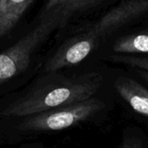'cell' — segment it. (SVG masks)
Returning a JSON list of instances; mask_svg holds the SVG:
<instances>
[{
	"mask_svg": "<svg viewBox=\"0 0 148 148\" xmlns=\"http://www.w3.org/2000/svg\"><path fill=\"white\" fill-rule=\"evenodd\" d=\"M53 73H47L24 91L5 95L0 99V119L16 120L90 99L103 80L97 72L72 77Z\"/></svg>",
	"mask_w": 148,
	"mask_h": 148,
	"instance_id": "obj_1",
	"label": "cell"
},
{
	"mask_svg": "<svg viewBox=\"0 0 148 148\" xmlns=\"http://www.w3.org/2000/svg\"><path fill=\"white\" fill-rule=\"evenodd\" d=\"M57 29L58 26L54 21L40 19L34 28L17 42L0 51V95L12 89L15 80L25 73L36 51Z\"/></svg>",
	"mask_w": 148,
	"mask_h": 148,
	"instance_id": "obj_2",
	"label": "cell"
},
{
	"mask_svg": "<svg viewBox=\"0 0 148 148\" xmlns=\"http://www.w3.org/2000/svg\"><path fill=\"white\" fill-rule=\"evenodd\" d=\"M104 103L97 99L51 109L36 115L12 120L13 131L19 133L54 132L67 129L84 122L104 108Z\"/></svg>",
	"mask_w": 148,
	"mask_h": 148,
	"instance_id": "obj_3",
	"label": "cell"
},
{
	"mask_svg": "<svg viewBox=\"0 0 148 148\" xmlns=\"http://www.w3.org/2000/svg\"><path fill=\"white\" fill-rule=\"evenodd\" d=\"M99 41V39L88 30L76 35L65 41L46 60L42 71L45 74L52 73L81 63L94 50Z\"/></svg>",
	"mask_w": 148,
	"mask_h": 148,
	"instance_id": "obj_4",
	"label": "cell"
},
{
	"mask_svg": "<svg viewBox=\"0 0 148 148\" xmlns=\"http://www.w3.org/2000/svg\"><path fill=\"white\" fill-rule=\"evenodd\" d=\"M148 12V0H124L106 12L88 31L99 39Z\"/></svg>",
	"mask_w": 148,
	"mask_h": 148,
	"instance_id": "obj_5",
	"label": "cell"
},
{
	"mask_svg": "<svg viewBox=\"0 0 148 148\" xmlns=\"http://www.w3.org/2000/svg\"><path fill=\"white\" fill-rule=\"evenodd\" d=\"M106 0H47L40 15V19L54 21L62 28L75 15L92 10Z\"/></svg>",
	"mask_w": 148,
	"mask_h": 148,
	"instance_id": "obj_6",
	"label": "cell"
},
{
	"mask_svg": "<svg viewBox=\"0 0 148 148\" xmlns=\"http://www.w3.org/2000/svg\"><path fill=\"white\" fill-rule=\"evenodd\" d=\"M114 86L120 97L136 112L148 116V89L128 77H119Z\"/></svg>",
	"mask_w": 148,
	"mask_h": 148,
	"instance_id": "obj_7",
	"label": "cell"
},
{
	"mask_svg": "<svg viewBox=\"0 0 148 148\" xmlns=\"http://www.w3.org/2000/svg\"><path fill=\"white\" fill-rule=\"evenodd\" d=\"M35 0H0V39L18 25Z\"/></svg>",
	"mask_w": 148,
	"mask_h": 148,
	"instance_id": "obj_8",
	"label": "cell"
},
{
	"mask_svg": "<svg viewBox=\"0 0 148 148\" xmlns=\"http://www.w3.org/2000/svg\"><path fill=\"white\" fill-rule=\"evenodd\" d=\"M112 50L117 53H148V31L119 38Z\"/></svg>",
	"mask_w": 148,
	"mask_h": 148,
	"instance_id": "obj_9",
	"label": "cell"
},
{
	"mask_svg": "<svg viewBox=\"0 0 148 148\" xmlns=\"http://www.w3.org/2000/svg\"><path fill=\"white\" fill-rule=\"evenodd\" d=\"M121 63L132 64L140 68L141 70L148 71V58H136L131 56H123L120 59Z\"/></svg>",
	"mask_w": 148,
	"mask_h": 148,
	"instance_id": "obj_10",
	"label": "cell"
},
{
	"mask_svg": "<svg viewBox=\"0 0 148 148\" xmlns=\"http://www.w3.org/2000/svg\"><path fill=\"white\" fill-rule=\"evenodd\" d=\"M120 148H143V146L141 141L138 138L127 137L123 140Z\"/></svg>",
	"mask_w": 148,
	"mask_h": 148,
	"instance_id": "obj_11",
	"label": "cell"
},
{
	"mask_svg": "<svg viewBox=\"0 0 148 148\" xmlns=\"http://www.w3.org/2000/svg\"><path fill=\"white\" fill-rule=\"evenodd\" d=\"M138 74H139V76L144 79L145 80L146 82H148V71H145V70H138Z\"/></svg>",
	"mask_w": 148,
	"mask_h": 148,
	"instance_id": "obj_12",
	"label": "cell"
}]
</instances>
